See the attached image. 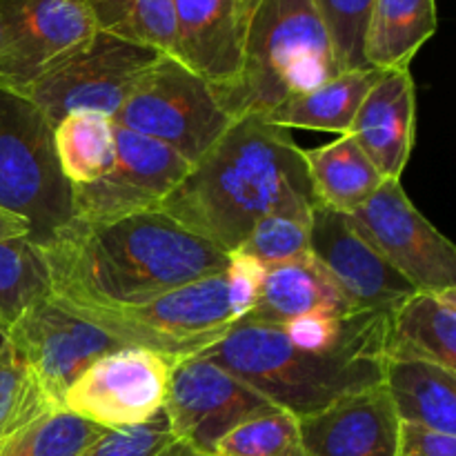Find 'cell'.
<instances>
[{"mask_svg": "<svg viewBox=\"0 0 456 456\" xmlns=\"http://www.w3.org/2000/svg\"><path fill=\"white\" fill-rule=\"evenodd\" d=\"M212 456H307L298 417L283 408L248 419L218 441Z\"/></svg>", "mask_w": 456, "mask_h": 456, "instance_id": "29", "label": "cell"}, {"mask_svg": "<svg viewBox=\"0 0 456 456\" xmlns=\"http://www.w3.org/2000/svg\"><path fill=\"white\" fill-rule=\"evenodd\" d=\"M176 22L174 58L208 80L225 87L239 76L245 31L254 0H172Z\"/></svg>", "mask_w": 456, "mask_h": 456, "instance_id": "17", "label": "cell"}, {"mask_svg": "<svg viewBox=\"0 0 456 456\" xmlns=\"http://www.w3.org/2000/svg\"><path fill=\"white\" fill-rule=\"evenodd\" d=\"M341 71L368 69L365 34L374 0H312Z\"/></svg>", "mask_w": 456, "mask_h": 456, "instance_id": "31", "label": "cell"}, {"mask_svg": "<svg viewBox=\"0 0 456 456\" xmlns=\"http://www.w3.org/2000/svg\"><path fill=\"white\" fill-rule=\"evenodd\" d=\"M52 294L47 265L29 239L0 243V332H7L31 305Z\"/></svg>", "mask_w": 456, "mask_h": 456, "instance_id": "27", "label": "cell"}, {"mask_svg": "<svg viewBox=\"0 0 456 456\" xmlns=\"http://www.w3.org/2000/svg\"><path fill=\"white\" fill-rule=\"evenodd\" d=\"M107 432L65 408L49 410L18 439L22 456H83Z\"/></svg>", "mask_w": 456, "mask_h": 456, "instance_id": "30", "label": "cell"}, {"mask_svg": "<svg viewBox=\"0 0 456 456\" xmlns=\"http://www.w3.org/2000/svg\"><path fill=\"white\" fill-rule=\"evenodd\" d=\"M263 279H265V267L258 265L254 258L243 256L239 252L227 254V298H230L236 323L248 319L249 312L256 307Z\"/></svg>", "mask_w": 456, "mask_h": 456, "instance_id": "34", "label": "cell"}, {"mask_svg": "<svg viewBox=\"0 0 456 456\" xmlns=\"http://www.w3.org/2000/svg\"><path fill=\"white\" fill-rule=\"evenodd\" d=\"M13 58V92L83 49L98 34L87 0H0Z\"/></svg>", "mask_w": 456, "mask_h": 456, "instance_id": "15", "label": "cell"}, {"mask_svg": "<svg viewBox=\"0 0 456 456\" xmlns=\"http://www.w3.org/2000/svg\"><path fill=\"white\" fill-rule=\"evenodd\" d=\"M314 205L305 154L289 129L240 116L190 165L159 209L232 254L261 218L281 214L310 223Z\"/></svg>", "mask_w": 456, "mask_h": 456, "instance_id": "1", "label": "cell"}, {"mask_svg": "<svg viewBox=\"0 0 456 456\" xmlns=\"http://www.w3.org/2000/svg\"><path fill=\"white\" fill-rule=\"evenodd\" d=\"M387 361H423L456 372V289L414 292L387 314Z\"/></svg>", "mask_w": 456, "mask_h": 456, "instance_id": "20", "label": "cell"}, {"mask_svg": "<svg viewBox=\"0 0 456 456\" xmlns=\"http://www.w3.org/2000/svg\"><path fill=\"white\" fill-rule=\"evenodd\" d=\"M53 150L71 187L89 185L107 172L114 156V120L98 111H74L53 125Z\"/></svg>", "mask_w": 456, "mask_h": 456, "instance_id": "25", "label": "cell"}, {"mask_svg": "<svg viewBox=\"0 0 456 456\" xmlns=\"http://www.w3.org/2000/svg\"><path fill=\"white\" fill-rule=\"evenodd\" d=\"M0 456H22V454H20V450H18V441H16V444L12 445V448L4 450V452L0 454Z\"/></svg>", "mask_w": 456, "mask_h": 456, "instance_id": "39", "label": "cell"}, {"mask_svg": "<svg viewBox=\"0 0 456 456\" xmlns=\"http://www.w3.org/2000/svg\"><path fill=\"white\" fill-rule=\"evenodd\" d=\"M234 252L254 258L258 265L274 267L310 254V223L301 218L272 216L261 218L240 240Z\"/></svg>", "mask_w": 456, "mask_h": 456, "instance_id": "32", "label": "cell"}, {"mask_svg": "<svg viewBox=\"0 0 456 456\" xmlns=\"http://www.w3.org/2000/svg\"><path fill=\"white\" fill-rule=\"evenodd\" d=\"M307 456H396L401 421L386 387L374 386L337 399L298 419Z\"/></svg>", "mask_w": 456, "mask_h": 456, "instance_id": "16", "label": "cell"}, {"mask_svg": "<svg viewBox=\"0 0 456 456\" xmlns=\"http://www.w3.org/2000/svg\"><path fill=\"white\" fill-rule=\"evenodd\" d=\"M337 74L341 67L312 0H254L239 76L212 92L232 118H265Z\"/></svg>", "mask_w": 456, "mask_h": 456, "instance_id": "4", "label": "cell"}, {"mask_svg": "<svg viewBox=\"0 0 456 456\" xmlns=\"http://www.w3.org/2000/svg\"><path fill=\"white\" fill-rule=\"evenodd\" d=\"M49 410L56 408L45 399L29 370L0 332V454Z\"/></svg>", "mask_w": 456, "mask_h": 456, "instance_id": "28", "label": "cell"}, {"mask_svg": "<svg viewBox=\"0 0 456 456\" xmlns=\"http://www.w3.org/2000/svg\"><path fill=\"white\" fill-rule=\"evenodd\" d=\"M96 29L174 56L176 22L172 0H87Z\"/></svg>", "mask_w": 456, "mask_h": 456, "instance_id": "26", "label": "cell"}, {"mask_svg": "<svg viewBox=\"0 0 456 456\" xmlns=\"http://www.w3.org/2000/svg\"><path fill=\"white\" fill-rule=\"evenodd\" d=\"M111 120L172 147L191 165L225 134L234 118L216 101L208 80L174 56H160Z\"/></svg>", "mask_w": 456, "mask_h": 456, "instance_id": "7", "label": "cell"}, {"mask_svg": "<svg viewBox=\"0 0 456 456\" xmlns=\"http://www.w3.org/2000/svg\"><path fill=\"white\" fill-rule=\"evenodd\" d=\"M159 456H208V454H196L194 450H190L187 445H183L181 441H174L169 448H165Z\"/></svg>", "mask_w": 456, "mask_h": 456, "instance_id": "38", "label": "cell"}, {"mask_svg": "<svg viewBox=\"0 0 456 456\" xmlns=\"http://www.w3.org/2000/svg\"><path fill=\"white\" fill-rule=\"evenodd\" d=\"M190 169L172 147L114 123V156L98 181L71 187V221L107 223L159 209Z\"/></svg>", "mask_w": 456, "mask_h": 456, "instance_id": "10", "label": "cell"}, {"mask_svg": "<svg viewBox=\"0 0 456 456\" xmlns=\"http://www.w3.org/2000/svg\"><path fill=\"white\" fill-rule=\"evenodd\" d=\"M0 208L25 218L47 245L71 223V185L53 150V125L22 94L0 87Z\"/></svg>", "mask_w": 456, "mask_h": 456, "instance_id": "6", "label": "cell"}, {"mask_svg": "<svg viewBox=\"0 0 456 456\" xmlns=\"http://www.w3.org/2000/svg\"><path fill=\"white\" fill-rule=\"evenodd\" d=\"M163 53L98 31L83 49L43 71L22 92L52 125L74 111H98L110 118L138 80Z\"/></svg>", "mask_w": 456, "mask_h": 456, "instance_id": "8", "label": "cell"}, {"mask_svg": "<svg viewBox=\"0 0 456 456\" xmlns=\"http://www.w3.org/2000/svg\"><path fill=\"white\" fill-rule=\"evenodd\" d=\"M4 338L53 408H62L65 392L94 361L120 347L53 294L31 305Z\"/></svg>", "mask_w": 456, "mask_h": 456, "instance_id": "12", "label": "cell"}, {"mask_svg": "<svg viewBox=\"0 0 456 456\" xmlns=\"http://www.w3.org/2000/svg\"><path fill=\"white\" fill-rule=\"evenodd\" d=\"M383 387L403 426L456 436V372L423 361H386Z\"/></svg>", "mask_w": 456, "mask_h": 456, "instance_id": "21", "label": "cell"}, {"mask_svg": "<svg viewBox=\"0 0 456 456\" xmlns=\"http://www.w3.org/2000/svg\"><path fill=\"white\" fill-rule=\"evenodd\" d=\"M396 456H456V436L401 423Z\"/></svg>", "mask_w": 456, "mask_h": 456, "instance_id": "35", "label": "cell"}, {"mask_svg": "<svg viewBox=\"0 0 456 456\" xmlns=\"http://www.w3.org/2000/svg\"><path fill=\"white\" fill-rule=\"evenodd\" d=\"M312 314L350 316L361 312L352 310L332 276L312 254H305L297 261L267 267L256 307L243 321L283 325Z\"/></svg>", "mask_w": 456, "mask_h": 456, "instance_id": "19", "label": "cell"}, {"mask_svg": "<svg viewBox=\"0 0 456 456\" xmlns=\"http://www.w3.org/2000/svg\"><path fill=\"white\" fill-rule=\"evenodd\" d=\"M381 69H354L341 71L334 78L325 80L310 92L288 98L283 105L265 116L270 123L289 129H314V132L347 134L356 110L363 102L365 94L377 83Z\"/></svg>", "mask_w": 456, "mask_h": 456, "instance_id": "24", "label": "cell"}, {"mask_svg": "<svg viewBox=\"0 0 456 456\" xmlns=\"http://www.w3.org/2000/svg\"><path fill=\"white\" fill-rule=\"evenodd\" d=\"M38 249L53 297L87 305H138L227 267L225 252L160 209L71 221Z\"/></svg>", "mask_w": 456, "mask_h": 456, "instance_id": "2", "label": "cell"}, {"mask_svg": "<svg viewBox=\"0 0 456 456\" xmlns=\"http://www.w3.org/2000/svg\"><path fill=\"white\" fill-rule=\"evenodd\" d=\"M163 412L141 426L107 430L83 456H159L174 444Z\"/></svg>", "mask_w": 456, "mask_h": 456, "instance_id": "33", "label": "cell"}, {"mask_svg": "<svg viewBox=\"0 0 456 456\" xmlns=\"http://www.w3.org/2000/svg\"><path fill=\"white\" fill-rule=\"evenodd\" d=\"M61 303L92 321L118 346L150 350L172 363L205 352L221 341L236 323L227 298L225 272L183 285L138 305Z\"/></svg>", "mask_w": 456, "mask_h": 456, "instance_id": "5", "label": "cell"}, {"mask_svg": "<svg viewBox=\"0 0 456 456\" xmlns=\"http://www.w3.org/2000/svg\"><path fill=\"white\" fill-rule=\"evenodd\" d=\"M383 178L403 176L417 134V89L408 69L379 76L347 129Z\"/></svg>", "mask_w": 456, "mask_h": 456, "instance_id": "18", "label": "cell"}, {"mask_svg": "<svg viewBox=\"0 0 456 456\" xmlns=\"http://www.w3.org/2000/svg\"><path fill=\"white\" fill-rule=\"evenodd\" d=\"M387 314L359 337L330 350H305L279 325L239 321L200 356L234 374L272 405L303 419L337 399L381 386L386 374Z\"/></svg>", "mask_w": 456, "mask_h": 456, "instance_id": "3", "label": "cell"}, {"mask_svg": "<svg viewBox=\"0 0 456 456\" xmlns=\"http://www.w3.org/2000/svg\"><path fill=\"white\" fill-rule=\"evenodd\" d=\"M174 363L120 346L94 361L62 396V408L107 430L141 426L163 412Z\"/></svg>", "mask_w": 456, "mask_h": 456, "instance_id": "11", "label": "cell"}, {"mask_svg": "<svg viewBox=\"0 0 456 456\" xmlns=\"http://www.w3.org/2000/svg\"><path fill=\"white\" fill-rule=\"evenodd\" d=\"M372 248L417 292L456 289V248L410 200L399 178H386L347 214Z\"/></svg>", "mask_w": 456, "mask_h": 456, "instance_id": "9", "label": "cell"}, {"mask_svg": "<svg viewBox=\"0 0 456 456\" xmlns=\"http://www.w3.org/2000/svg\"><path fill=\"white\" fill-rule=\"evenodd\" d=\"M303 154L316 203L334 212L352 214L386 181L350 134Z\"/></svg>", "mask_w": 456, "mask_h": 456, "instance_id": "23", "label": "cell"}, {"mask_svg": "<svg viewBox=\"0 0 456 456\" xmlns=\"http://www.w3.org/2000/svg\"><path fill=\"white\" fill-rule=\"evenodd\" d=\"M13 239H29V225L25 218L0 208V243Z\"/></svg>", "mask_w": 456, "mask_h": 456, "instance_id": "36", "label": "cell"}, {"mask_svg": "<svg viewBox=\"0 0 456 456\" xmlns=\"http://www.w3.org/2000/svg\"><path fill=\"white\" fill-rule=\"evenodd\" d=\"M0 87L13 92V58L3 16H0Z\"/></svg>", "mask_w": 456, "mask_h": 456, "instance_id": "37", "label": "cell"}, {"mask_svg": "<svg viewBox=\"0 0 456 456\" xmlns=\"http://www.w3.org/2000/svg\"><path fill=\"white\" fill-rule=\"evenodd\" d=\"M436 27V0H374L365 34V62L381 71L408 69Z\"/></svg>", "mask_w": 456, "mask_h": 456, "instance_id": "22", "label": "cell"}, {"mask_svg": "<svg viewBox=\"0 0 456 456\" xmlns=\"http://www.w3.org/2000/svg\"><path fill=\"white\" fill-rule=\"evenodd\" d=\"M272 408L276 405L234 374L196 354L174 363L163 414L174 439L212 456L223 436Z\"/></svg>", "mask_w": 456, "mask_h": 456, "instance_id": "13", "label": "cell"}, {"mask_svg": "<svg viewBox=\"0 0 456 456\" xmlns=\"http://www.w3.org/2000/svg\"><path fill=\"white\" fill-rule=\"evenodd\" d=\"M310 254L332 276L354 312L390 314L417 292L356 230L347 214L319 203L310 218Z\"/></svg>", "mask_w": 456, "mask_h": 456, "instance_id": "14", "label": "cell"}]
</instances>
